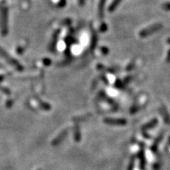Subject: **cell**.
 <instances>
[{"instance_id": "1", "label": "cell", "mask_w": 170, "mask_h": 170, "mask_svg": "<svg viewBox=\"0 0 170 170\" xmlns=\"http://www.w3.org/2000/svg\"><path fill=\"white\" fill-rule=\"evenodd\" d=\"M121 0H114V1H113V3L111 4V6H110V10H114V9L117 7V6L118 4H119V2H121Z\"/></svg>"}]
</instances>
